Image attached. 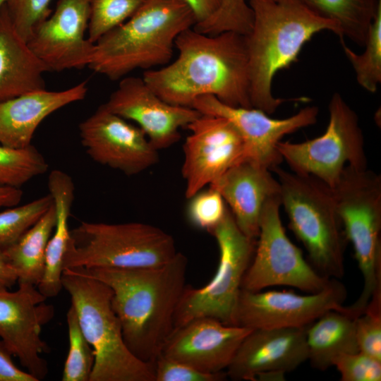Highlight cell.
I'll return each mask as SVG.
<instances>
[{"instance_id":"b9f144b4","label":"cell","mask_w":381,"mask_h":381,"mask_svg":"<svg viewBox=\"0 0 381 381\" xmlns=\"http://www.w3.org/2000/svg\"><path fill=\"white\" fill-rule=\"evenodd\" d=\"M23 196L20 188L0 186V208L18 205Z\"/></svg>"},{"instance_id":"e575fe53","label":"cell","mask_w":381,"mask_h":381,"mask_svg":"<svg viewBox=\"0 0 381 381\" xmlns=\"http://www.w3.org/2000/svg\"><path fill=\"white\" fill-rule=\"evenodd\" d=\"M187 207L190 223L200 229L211 232L224 217L228 207L220 193L209 186L191 198Z\"/></svg>"},{"instance_id":"cb8c5ba5","label":"cell","mask_w":381,"mask_h":381,"mask_svg":"<svg viewBox=\"0 0 381 381\" xmlns=\"http://www.w3.org/2000/svg\"><path fill=\"white\" fill-rule=\"evenodd\" d=\"M47 186L55 207L56 222L46 249L43 276L37 286L47 298L56 296L63 289V262L70 236L68 222L75 191L71 177L59 169L49 173Z\"/></svg>"},{"instance_id":"4316f807","label":"cell","mask_w":381,"mask_h":381,"mask_svg":"<svg viewBox=\"0 0 381 381\" xmlns=\"http://www.w3.org/2000/svg\"><path fill=\"white\" fill-rule=\"evenodd\" d=\"M317 16L337 23L343 37L364 47L381 0H299Z\"/></svg>"},{"instance_id":"8992f818","label":"cell","mask_w":381,"mask_h":381,"mask_svg":"<svg viewBox=\"0 0 381 381\" xmlns=\"http://www.w3.org/2000/svg\"><path fill=\"white\" fill-rule=\"evenodd\" d=\"M62 286L71 297L80 328L95 353L89 381H155L153 366L136 358L123 340L104 282L72 268L64 269Z\"/></svg>"},{"instance_id":"f1b7e54d","label":"cell","mask_w":381,"mask_h":381,"mask_svg":"<svg viewBox=\"0 0 381 381\" xmlns=\"http://www.w3.org/2000/svg\"><path fill=\"white\" fill-rule=\"evenodd\" d=\"M341 43L358 83L368 92H375L381 83V3L369 28L364 52L357 54L344 42Z\"/></svg>"},{"instance_id":"e0dca14e","label":"cell","mask_w":381,"mask_h":381,"mask_svg":"<svg viewBox=\"0 0 381 381\" xmlns=\"http://www.w3.org/2000/svg\"><path fill=\"white\" fill-rule=\"evenodd\" d=\"M104 104L114 114L134 122L158 150L175 144L180 138V130L201 114L192 107L167 102L143 78L133 76L121 78Z\"/></svg>"},{"instance_id":"6da1fadb","label":"cell","mask_w":381,"mask_h":381,"mask_svg":"<svg viewBox=\"0 0 381 381\" xmlns=\"http://www.w3.org/2000/svg\"><path fill=\"white\" fill-rule=\"evenodd\" d=\"M176 59L143 78L163 100L189 107L212 95L231 107L251 108L248 59L245 35L227 31L206 35L193 28L176 39Z\"/></svg>"},{"instance_id":"f546056e","label":"cell","mask_w":381,"mask_h":381,"mask_svg":"<svg viewBox=\"0 0 381 381\" xmlns=\"http://www.w3.org/2000/svg\"><path fill=\"white\" fill-rule=\"evenodd\" d=\"M69 348L63 381H89L95 364V353L80 328L75 310L71 305L66 313Z\"/></svg>"},{"instance_id":"8fae6325","label":"cell","mask_w":381,"mask_h":381,"mask_svg":"<svg viewBox=\"0 0 381 381\" xmlns=\"http://www.w3.org/2000/svg\"><path fill=\"white\" fill-rule=\"evenodd\" d=\"M280 207V195L269 199L263 207L258 241L241 288L258 291L273 286H288L308 294L321 291L332 278L318 273L287 237Z\"/></svg>"},{"instance_id":"d4e9b609","label":"cell","mask_w":381,"mask_h":381,"mask_svg":"<svg viewBox=\"0 0 381 381\" xmlns=\"http://www.w3.org/2000/svg\"><path fill=\"white\" fill-rule=\"evenodd\" d=\"M308 360L311 366L325 370L342 353L359 351L354 318L344 311L325 312L306 329Z\"/></svg>"},{"instance_id":"7a4b0ae2","label":"cell","mask_w":381,"mask_h":381,"mask_svg":"<svg viewBox=\"0 0 381 381\" xmlns=\"http://www.w3.org/2000/svg\"><path fill=\"white\" fill-rule=\"evenodd\" d=\"M187 267V258L177 252L169 262L155 267L72 269L111 289V305L126 345L136 358L152 365L174 328Z\"/></svg>"},{"instance_id":"52a82bcc","label":"cell","mask_w":381,"mask_h":381,"mask_svg":"<svg viewBox=\"0 0 381 381\" xmlns=\"http://www.w3.org/2000/svg\"><path fill=\"white\" fill-rule=\"evenodd\" d=\"M176 253L173 236L155 226L82 222L70 230L63 266L64 270L155 267L167 263Z\"/></svg>"},{"instance_id":"30bf717a","label":"cell","mask_w":381,"mask_h":381,"mask_svg":"<svg viewBox=\"0 0 381 381\" xmlns=\"http://www.w3.org/2000/svg\"><path fill=\"white\" fill-rule=\"evenodd\" d=\"M329 120L320 136L301 143H278L277 150L291 171L313 176L334 188L346 166L368 168L364 138L356 111L339 93L328 106Z\"/></svg>"},{"instance_id":"2e32d148","label":"cell","mask_w":381,"mask_h":381,"mask_svg":"<svg viewBox=\"0 0 381 381\" xmlns=\"http://www.w3.org/2000/svg\"><path fill=\"white\" fill-rule=\"evenodd\" d=\"M191 107L201 114L222 116L228 119L239 133L245 147V159L270 170L279 166L283 159L277 145L283 137L302 128L313 125L318 108L308 106L285 119H276L258 109L231 107L212 95L196 98Z\"/></svg>"},{"instance_id":"44dd1931","label":"cell","mask_w":381,"mask_h":381,"mask_svg":"<svg viewBox=\"0 0 381 381\" xmlns=\"http://www.w3.org/2000/svg\"><path fill=\"white\" fill-rule=\"evenodd\" d=\"M209 186L220 193L240 230L257 240L265 203L280 195L279 183L271 170L244 159Z\"/></svg>"},{"instance_id":"d590c367","label":"cell","mask_w":381,"mask_h":381,"mask_svg":"<svg viewBox=\"0 0 381 381\" xmlns=\"http://www.w3.org/2000/svg\"><path fill=\"white\" fill-rule=\"evenodd\" d=\"M52 0H8L6 8L18 33L27 42L37 26L52 13Z\"/></svg>"},{"instance_id":"4dcf8cb0","label":"cell","mask_w":381,"mask_h":381,"mask_svg":"<svg viewBox=\"0 0 381 381\" xmlns=\"http://www.w3.org/2000/svg\"><path fill=\"white\" fill-rule=\"evenodd\" d=\"M52 204V197L48 193L28 203L1 212L0 250H5L17 242Z\"/></svg>"},{"instance_id":"8d00e7d4","label":"cell","mask_w":381,"mask_h":381,"mask_svg":"<svg viewBox=\"0 0 381 381\" xmlns=\"http://www.w3.org/2000/svg\"><path fill=\"white\" fill-rule=\"evenodd\" d=\"M342 381H380L381 361L362 351L342 353L332 362Z\"/></svg>"},{"instance_id":"60d3db41","label":"cell","mask_w":381,"mask_h":381,"mask_svg":"<svg viewBox=\"0 0 381 381\" xmlns=\"http://www.w3.org/2000/svg\"><path fill=\"white\" fill-rule=\"evenodd\" d=\"M18 281L17 274L4 250H0V289H10Z\"/></svg>"},{"instance_id":"836d02e7","label":"cell","mask_w":381,"mask_h":381,"mask_svg":"<svg viewBox=\"0 0 381 381\" xmlns=\"http://www.w3.org/2000/svg\"><path fill=\"white\" fill-rule=\"evenodd\" d=\"M354 322L359 351L381 361V286Z\"/></svg>"},{"instance_id":"484cf974","label":"cell","mask_w":381,"mask_h":381,"mask_svg":"<svg viewBox=\"0 0 381 381\" xmlns=\"http://www.w3.org/2000/svg\"><path fill=\"white\" fill-rule=\"evenodd\" d=\"M56 222L53 204L47 211L19 238L4 251L14 269L18 284L37 286L43 276L45 253Z\"/></svg>"},{"instance_id":"83f0119b","label":"cell","mask_w":381,"mask_h":381,"mask_svg":"<svg viewBox=\"0 0 381 381\" xmlns=\"http://www.w3.org/2000/svg\"><path fill=\"white\" fill-rule=\"evenodd\" d=\"M49 164L32 145L12 148L0 144V186L20 188L47 172Z\"/></svg>"},{"instance_id":"1f68e13d","label":"cell","mask_w":381,"mask_h":381,"mask_svg":"<svg viewBox=\"0 0 381 381\" xmlns=\"http://www.w3.org/2000/svg\"><path fill=\"white\" fill-rule=\"evenodd\" d=\"M147 0H88V40L95 43L102 36L129 19Z\"/></svg>"},{"instance_id":"ba28073f","label":"cell","mask_w":381,"mask_h":381,"mask_svg":"<svg viewBox=\"0 0 381 381\" xmlns=\"http://www.w3.org/2000/svg\"><path fill=\"white\" fill-rule=\"evenodd\" d=\"M332 189L346 238L363 278L360 296L349 306L361 313L381 286V177L368 168L347 165Z\"/></svg>"},{"instance_id":"277c9868","label":"cell","mask_w":381,"mask_h":381,"mask_svg":"<svg viewBox=\"0 0 381 381\" xmlns=\"http://www.w3.org/2000/svg\"><path fill=\"white\" fill-rule=\"evenodd\" d=\"M195 23L193 10L183 0H147L95 43L88 67L118 80L138 68L164 66L171 62L177 37Z\"/></svg>"},{"instance_id":"d6986e66","label":"cell","mask_w":381,"mask_h":381,"mask_svg":"<svg viewBox=\"0 0 381 381\" xmlns=\"http://www.w3.org/2000/svg\"><path fill=\"white\" fill-rule=\"evenodd\" d=\"M306 329H253L240 344L226 375L233 380H282L308 361Z\"/></svg>"},{"instance_id":"9c48e42d","label":"cell","mask_w":381,"mask_h":381,"mask_svg":"<svg viewBox=\"0 0 381 381\" xmlns=\"http://www.w3.org/2000/svg\"><path fill=\"white\" fill-rule=\"evenodd\" d=\"M210 234L215 238L219 253L216 272L201 288L186 286L175 312L174 328L204 317L233 325L243 279L252 260L256 240L240 230L229 208Z\"/></svg>"},{"instance_id":"d6a6232c","label":"cell","mask_w":381,"mask_h":381,"mask_svg":"<svg viewBox=\"0 0 381 381\" xmlns=\"http://www.w3.org/2000/svg\"><path fill=\"white\" fill-rule=\"evenodd\" d=\"M252 24L253 12L248 0H223L214 15L193 28L206 35L232 31L246 35L250 32Z\"/></svg>"},{"instance_id":"f35d334b","label":"cell","mask_w":381,"mask_h":381,"mask_svg":"<svg viewBox=\"0 0 381 381\" xmlns=\"http://www.w3.org/2000/svg\"><path fill=\"white\" fill-rule=\"evenodd\" d=\"M13 354L0 340V381H37L29 373L18 368L13 363Z\"/></svg>"},{"instance_id":"603a6c76","label":"cell","mask_w":381,"mask_h":381,"mask_svg":"<svg viewBox=\"0 0 381 381\" xmlns=\"http://www.w3.org/2000/svg\"><path fill=\"white\" fill-rule=\"evenodd\" d=\"M47 71L16 31L4 4L0 11V102L45 89Z\"/></svg>"},{"instance_id":"4fadbf2b","label":"cell","mask_w":381,"mask_h":381,"mask_svg":"<svg viewBox=\"0 0 381 381\" xmlns=\"http://www.w3.org/2000/svg\"><path fill=\"white\" fill-rule=\"evenodd\" d=\"M37 286L18 284L15 291L0 289V338L27 372L37 381L48 373L42 354L50 351L42 339L44 325L54 316V307Z\"/></svg>"},{"instance_id":"74e56055","label":"cell","mask_w":381,"mask_h":381,"mask_svg":"<svg viewBox=\"0 0 381 381\" xmlns=\"http://www.w3.org/2000/svg\"><path fill=\"white\" fill-rule=\"evenodd\" d=\"M155 381H221L227 377L223 372H201L186 363L159 354L153 364Z\"/></svg>"},{"instance_id":"ffe728a7","label":"cell","mask_w":381,"mask_h":381,"mask_svg":"<svg viewBox=\"0 0 381 381\" xmlns=\"http://www.w3.org/2000/svg\"><path fill=\"white\" fill-rule=\"evenodd\" d=\"M227 325L209 317L199 318L174 328L160 354L201 372L226 369L245 337L253 330Z\"/></svg>"},{"instance_id":"ab89813d","label":"cell","mask_w":381,"mask_h":381,"mask_svg":"<svg viewBox=\"0 0 381 381\" xmlns=\"http://www.w3.org/2000/svg\"><path fill=\"white\" fill-rule=\"evenodd\" d=\"M183 1L189 5L195 14L196 18V23L195 25L201 24L208 20L216 13L223 2V0Z\"/></svg>"},{"instance_id":"7c38bea8","label":"cell","mask_w":381,"mask_h":381,"mask_svg":"<svg viewBox=\"0 0 381 381\" xmlns=\"http://www.w3.org/2000/svg\"><path fill=\"white\" fill-rule=\"evenodd\" d=\"M346 289L339 279L318 293L241 289L233 325L250 329L306 327L328 310L345 312Z\"/></svg>"},{"instance_id":"7402d4cb","label":"cell","mask_w":381,"mask_h":381,"mask_svg":"<svg viewBox=\"0 0 381 381\" xmlns=\"http://www.w3.org/2000/svg\"><path fill=\"white\" fill-rule=\"evenodd\" d=\"M87 82L60 91L35 90L0 102V144L12 148L31 145L39 125L52 113L84 99Z\"/></svg>"},{"instance_id":"9a60e30c","label":"cell","mask_w":381,"mask_h":381,"mask_svg":"<svg viewBox=\"0 0 381 381\" xmlns=\"http://www.w3.org/2000/svg\"><path fill=\"white\" fill-rule=\"evenodd\" d=\"M87 155L97 163L127 176L139 174L159 162V150L135 124L100 105L78 126Z\"/></svg>"},{"instance_id":"3957f363","label":"cell","mask_w":381,"mask_h":381,"mask_svg":"<svg viewBox=\"0 0 381 381\" xmlns=\"http://www.w3.org/2000/svg\"><path fill=\"white\" fill-rule=\"evenodd\" d=\"M253 24L245 35L252 107L273 114L285 102L275 97V74L295 61L303 46L316 33L329 30L344 42L339 25L321 18L299 0H248Z\"/></svg>"},{"instance_id":"5b68a950","label":"cell","mask_w":381,"mask_h":381,"mask_svg":"<svg viewBox=\"0 0 381 381\" xmlns=\"http://www.w3.org/2000/svg\"><path fill=\"white\" fill-rule=\"evenodd\" d=\"M281 206L289 228L306 248L310 264L328 278L344 274L347 239L338 213L333 189L318 179L284 170L277 166Z\"/></svg>"},{"instance_id":"5bb4252c","label":"cell","mask_w":381,"mask_h":381,"mask_svg":"<svg viewBox=\"0 0 381 381\" xmlns=\"http://www.w3.org/2000/svg\"><path fill=\"white\" fill-rule=\"evenodd\" d=\"M186 128L181 174L189 199L244 160L246 152L239 133L226 118L201 114Z\"/></svg>"},{"instance_id":"7bdbcfd3","label":"cell","mask_w":381,"mask_h":381,"mask_svg":"<svg viewBox=\"0 0 381 381\" xmlns=\"http://www.w3.org/2000/svg\"><path fill=\"white\" fill-rule=\"evenodd\" d=\"M8 0H0V11L2 6L8 1Z\"/></svg>"},{"instance_id":"ac0fdd59","label":"cell","mask_w":381,"mask_h":381,"mask_svg":"<svg viewBox=\"0 0 381 381\" xmlns=\"http://www.w3.org/2000/svg\"><path fill=\"white\" fill-rule=\"evenodd\" d=\"M89 18L88 0H57L54 13L34 30L28 44L49 71L82 69L95 51V44L85 37Z\"/></svg>"}]
</instances>
